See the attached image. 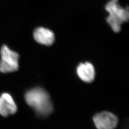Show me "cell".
Masks as SVG:
<instances>
[{"label":"cell","mask_w":129,"mask_h":129,"mask_svg":"<svg viewBox=\"0 0 129 129\" xmlns=\"http://www.w3.org/2000/svg\"><path fill=\"white\" fill-rule=\"evenodd\" d=\"M25 100L37 115L41 117L49 115L53 110L50 97L42 88H34L28 91L25 95Z\"/></svg>","instance_id":"6da1fadb"},{"label":"cell","mask_w":129,"mask_h":129,"mask_svg":"<svg viewBox=\"0 0 129 129\" xmlns=\"http://www.w3.org/2000/svg\"><path fill=\"white\" fill-rule=\"evenodd\" d=\"M17 107L13 98L9 93H3L0 96V115L4 117L14 114Z\"/></svg>","instance_id":"5b68a950"},{"label":"cell","mask_w":129,"mask_h":129,"mask_svg":"<svg viewBox=\"0 0 129 129\" xmlns=\"http://www.w3.org/2000/svg\"><path fill=\"white\" fill-rule=\"evenodd\" d=\"M77 74L82 81L90 83L92 82L95 76V71L92 64L89 62L81 63L77 69Z\"/></svg>","instance_id":"52a82bcc"},{"label":"cell","mask_w":129,"mask_h":129,"mask_svg":"<svg viewBox=\"0 0 129 129\" xmlns=\"http://www.w3.org/2000/svg\"><path fill=\"white\" fill-rule=\"evenodd\" d=\"M0 71L9 73L17 71L19 68V55L11 50L7 46H3L1 50Z\"/></svg>","instance_id":"3957f363"},{"label":"cell","mask_w":129,"mask_h":129,"mask_svg":"<svg viewBox=\"0 0 129 129\" xmlns=\"http://www.w3.org/2000/svg\"><path fill=\"white\" fill-rule=\"evenodd\" d=\"M93 120L98 129H115L118 122L117 117L108 111L98 113L94 116Z\"/></svg>","instance_id":"277c9868"},{"label":"cell","mask_w":129,"mask_h":129,"mask_svg":"<svg viewBox=\"0 0 129 129\" xmlns=\"http://www.w3.org/2000/svg\"><path fill=\"white\" fill-rule=\"evenodd\" d=\"M105 9L109 15L107 22L114 32L118 33L121 29V25L129 20V8H123L119 4L118 0H111L105 6Z\"/></svg>","instance_id":"7a4b0ae2"},{"label":"cell","mask_w":129,"mask_h":129,"mask_svg":"<svg viewBox=\"0 0 129 129\" xmlns=\"http://www.w3.org/2000/svg\"><path fill=\"white\" fill-rule=\"evenodd\" d=\"M34 37L38 43L47 46L52 45L55 41L54 34L45 28H37L34 33Z\"/></svg>","instance_id":"8992f818"}]
</instances>
